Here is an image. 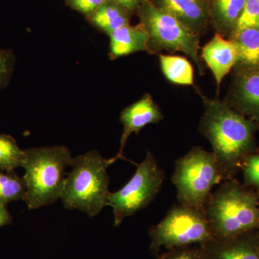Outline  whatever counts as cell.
Returning a JSON list of instances; mask_svg holds the SVG:
<instances>
[{
  "label": "cell",
  "instance_id": "6da1fadb",
  "mask_svg": "<svg viewBox=\"0 0 259 259\" xmlns=\"http://www.w3.org/2000/svg\"><path fill=\"white\" fill-rule=\"evenodd\" d=\"M202 127L223 175L231 177L250 154L253 124L228 105L212 102L206 108Z\"/></svg>",
  "mask_w": 259,
  "mask_h": 259
},
{
  "label": "cell",
  "instance_id": "7a4b0ae2",
  "mask_svg": "<svg viewBox=\"0 0 259 259\" xmlns=\"http://www.w3.org/2000/svg\"><path fill=\"white\" fill-rule=\"evenodd\" d=\"M23 177L26 186L24 202L29 209L49 205L60 199L66 182V169L73 157L64 146L24 150Z\"/></svg>",
  "mask_w": 259,
  "mask_h": 259
},
{
  "label": "cell",
  "instance_id": "3957f363",
  "mask_svg": "<svg viewBox=\"0 0 259 259\" xmlns=\"http://www.w3.org/2000/svg\"><path fill=\"white\" fill-rule=\"evenodd\" d=\"M113 163L112 158L105 159L96 150L73 158L61 197L65 208L79 209L91 218L98 215L107 206V169Z\"/></svg>",
  "mask_w": 259,
  "mask_h": 259
},
{
  "label": "cell",
  "instance_id": "277c9868",
  "mask_svg": "<svg viewBox=\"0 0 259 259\" xmlns=\"http://www.w3.org/2000/svg\"><path fill=\"white\" fill-rule=\"evenodd\" d=\"M212 232L233 238L259 226V202L253 192L236 181L223 184L205 205Z\"/></svg>",
  "mask_w": 259,
  "mask_h": 259
},
{
  "label": "cell",
  "instance_id": "5b68a950",
  "mask_svg": "<svg viewBox=\"0 0 259 259\" xmlns=\"http://www.w3.org/2000/svg\"><path fill=\"white\" fill-rule=\"evenodd\" d=\"M224 177L214 153L196 147L177 161L171 180L181 204L205 211L211 190Z\"/></svg>",
  "mask_w": 259,
  "mask_h": 259
},
{
  "label": "cell",
  "instance_id": "8992f818",
  "mask_svg": "<svg viewBox=\"0 0 259 259\" xmlns=\"http://www.w3.org/2000/svg\"><path fill=\"white\" fill-rule=\"evenodd\" d=\"M163 180V171L152 153L148 151L129 182L109 194L107 206L112 207L115 226L147 207L161 190Z\"/></svg>",
  "mask_w": 259,
  "mask_h": 259
},
{
  "label": "cell",
  "instance_id": "52a82bcc",
  "mask_svg": "<svg viewBox=\"0 0 259 259\" xmlns=\"http://www.w3.org/2000/svg\"><path fill=\"white\" fill-rule=\"evenodd\" d=\"M139 15L141 24L149 37L148 51H182L200 65L199 38L195 32L148 0L141 3Z\"/></svg>",
  "mask_w": 259,
  "mask_h": 259
},
{
  "label": "cell",
  "instance_id": "ba28073f",
  "mask_svg": "<svg viewBox=\"0 0 259 259\" xmlns=\"http://www.w3.org/2000/svg\"><path fill=\"white\" fill-rule=\"evenodd\" d=\"M212 231L205 211L180 204L151 231L154 244L167 248L208 241Z\"/></svg>",
  "mask_w": 259,
  "mask_h": 259
},
{
  "label": "cell",
  "instance_id": "9c48e42d",
  "mask_svg": "<svg viewBox=\"0 0 259 259\" xmlns=\"http://www.w3.org/2000/svg\"><path fill=\"white\" fill-rule=\"evenodd\" d=\"M162 119L163 115L161 110L149 95H144L137 102L126 107L120 115L123 131L121 136L119 152L112 158L114 162L121 158L125 159L123 156L124 148L131 134L134 133L139 134L141 130L148 124L157 123Z\"/></svg>",
  "mask_w": 259,
  "mask_h": 259
},
{
  "label": "cell",
  "instance_id": "30bf717a",
  "mask_svg": "<svg viewBox=\"0 0 259 259\" xmlns=\"http://www.w3.org/2000/svg\"><path fill=\"white\" fill-rule=\"evenodd\" d=\"M202 58L212 71L219 88L223 78L239 60V54L235 41L227 40L216 34L202 49Z\"/></svg>",
  "mask_w": 259,
  "mask_h": 259
},
{
  "label": "cell",
  "instance_id": "8fae6325",
  "mask_svg": "<svg viewBox=\"0 0 259 259\" xmlns=\"http://www.w3.org/2000/svg\"><path fill=\"white\" fill-rule=\"evenodd\" d=\"M110 36V56L111 59L122 57L140 51H148V32L143 25H127L114 30Z\"/></svg>",
  "mask_w": 259,
  "mask_h": 259
},
{
  "label": "cell",
  "instance_id": "7c38bea8",
  "mask_svg": "<svg viewBox=\"0 0 259 259\" xmlns=\"http://www.w3.org/2000/svg\"><path fill=\"white\" fill-rule=\"evenodd\" d=\"M159 8L173 15L194 32L205 20V11L200 0H159Z\"/></svg>",
  "mask_w": 259,
  "mask_h": 259
},
{
  "label": "cell",
  "instance_id": "4fadbf2b",
  "mask_svg": "<svg viewBox=\"0 0 259 259\" xmlns=\"http://www.w3.org/2000/svg\"><path fill=\"white\" fill-rule=\"evenodd\" d=\"M126 10L112 0H106L96 11L90 15V21L109 35L114 30L129 25Z\"/></svg>",
  "mask_w": 259,
  "mask_h": 259
},
{
  "label": "cell",
  "instance_id": "5bb4252c",
  "mask_svg": "<svg viewBox=\"0 0 259 259\" xmlns=\"http://www.w3.org/2000/svg\"><path fill=\"white\" fill-rule=\"evenodd\" d=\"M162 72L168 81L179 85L194 84V70L190 61L178 56L160 55Z\"/></svg>",
  "mask_w": 259,
  "mask_h": 259
},
{
  "label": "cell",
  "instance_id": "9a60e30c",
  "mask_svg": "<svg viewBox=\"0 0 259 259\" xmlns=\"http://www.w3.org/2000/svg\"><path fill=\"white\" fill-rule=\"evenodd\" d=\"M239 59L245 64L259 65V28H248L236 33Z\"/></svg>",
  "mask_w": 259,
  "mask_h": 259
},
{
  "label": "cell",
  "instance_id": "2e32d148",
  "mask_svg": "<svg viewBox=\"0 0 259 259\" xmlns=\"http://www.w3.org/2000/svg\"><path fill=\"white\" fill-rule=\"evenodd\" d=\"M26 186L23 177L15 171L0 170V204L8 205L10 202L24 200Z\"/></svg>",
  "mask_w": 259,
  "mask_h": 259
},
{
  "label": "cell",
  "instance_id": "e0dca14e",
  "mask_svg": "<svg viewBox=\"0 0 259 259\" xmlns=\"http://www.w3.org/2000/svg\"><path fill=\"white\" fill-rule=\"evenodd\" d=\"M25 153L10 135L0 134V170L13 171L23 166Z\"/></svg>",
  "mask_w": 259,
  "mask_h": 259
},
{
  "label": "cell",
  "instance_id": "ac0fdd59",
  "mask_svg": "<svg viewBox=\"0 0 259 259\" xmlns=\"http://www.w3.org/2000/svg\"><path fill=\"white\" fill-rule=\"evenodd\" d=\"M240 99L245 106L259 112V71L245 74L238 84Z\"/></svg>",
  "mask_w": 259,
  "mask_h": 259
},
{
  "label": "cell",
  "instance_id": "d6986e66",
  "mask_svg": "<svg viewBox=\"0 0 259 259\" xmlns=\"http://www.w3.org/2000/svg\"><path fill=\"white\" fill-rule=\"evenodd\" d=\"M248 28H259V0H246L237 20L236 33Z\"/></svg>",
  "mask_w": 259,
  "mask_h": 259
},
{
  "label": "cell",
  "instance_id": "ffe728a7",
  "mask_svg": "<svg viewBox=\"0 0 259 259\" xmlns=\"http://www.w3.org/2000/svg\"><path fill=\"white\" fill-rule=\"evenodd\" d=\"M246 0H216L218 17L226 23L237 21L244 8Z\"/></svg>",
  "mask_w": 259,
  "mask_h": 259
},
{
  "label": "cell",
  "instance_id": "44dd1931",
  "mask_svg": "<svg viewBox=\"0 0 259 259\" xmlns=\"http://www.w3.org/2000/svg\"><path fill=\"white\" fill-rule=\"evenodd\" d=\"M241 167L246 185L259 190V151L247 156Z\"/></svg>",
  "mask_w": 259,
  "mask_h": 259
},
{
  "label": "cell",
  "instance_id": "7402d4cb",
  "mask_svg": "<svg viewBox=\"0 0 259 259\" xmlns=\"http://www.w3.org/2000/svg\"><path fill=\"white\" fill-rule=\"evenodd\" d=\"M15 65L13 51L0 49V90L9 84Z\"/></svg>",
  "mask_w": 259,
  "mask_h": 259
},
{
  "label": "cell",
  "instance_id": "603a6c76",
  "mask_svg": "<svg viewBox=\"0 0 259 259\" xmlns=\"http://www.w3.org/2000/svg\"><path fill=\"white\" fill-rule=\"evenodd\" d=\"M218 259H259V253L250 245L238 244L224 248L218 253Z\"/></svg>",
  "mask_w": 259,
  "mask_h": 259
},
{
  "label": "cell",
  "instance_id": "cb8c5ba5",
  "mask_svg": "<svg viewBox=\"0 0 259 259\" xmlns=\"http://www.w3.org/2000/svg\"><path fill=\"white\" fill-rule=\"evenodd\" d=\"M106 0H69L70 6L84 14L91 15Z\"/></svg>",
  "mask_w": 259,
  "mask_h": 259
},
{
  "label": "cell",
  "instance_id": "d4e9b609",
  "mask_svg": "<svg viewBox=\"0 0 259 259\" xmlns=\"http://www.w3.org/2000/svg\"><path fill=\"white\" fill-rule=\"evenodd\" d=\"M12 222H13V217L7 208V205L0 204V228L8 226Z\"/></svg>",
  "mask_w": 259,
  "mask_h": 259
},
{
  "label": "cell",
  "instance_id": "484cf974",
  "mask_svg": "<svg viewBox=\"0 0 259 259\" xmlns=\"http://www.w3.org/2000/svg\"><path fill=\"white\" fill-rule=\"evenodd\" d=\"M170 259H194L193 255L190 252H183Z\"/></svg>",
  "mask_w": 259,
  "mask_h": 259
},
{
  "label": "cell",
  "instance_id": "4316f807",
  "mask_svg": "<svg viewBox=\"0 0 259 259\" xmlns=\"http://www.w3.org/2000/svg\"><path fill=\"white\" fill-rule=\"evenodd\" d=\"M135 1L136 2V3H138L139 5L141 4V3H143V2L144 1V0H135Z\"/></svg>",
  "mask_w": 259,
  "mask_h": 259
}]
</instances>
